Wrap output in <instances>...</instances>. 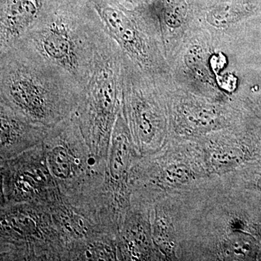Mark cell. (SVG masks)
<instances>
[{
    "mask_svg": "<svg viewBox=\"0 0 261 261\" xmlns=\"http://www.w3.org/2000/svg\"><path fill=\"white\" fill-rule=\"evenodd\" d=\"M82 91L23 39L0 51V101L33 123L51 127L71 116Z\"/></svg>",
    "mask_w": 261,
    "mask_h": 261,
    "instance_id": "cell-1",
    "label": "cell"
},
{
    "mask_svg": "<svg viewBox=\"0 0 261 261\" xmlns=\"http://www.w3.org/2000/svg\"><path fill=\"white\" fill-rule=\"evenodd\" d=\"M22 39L82 89L113 41L90 0H51Z\"/></svg>",
    "mask_w": 261,
    "mask_h": 261,
    "instance_id": "cell-2",
    "label": "cell"
},
{
    "mask_svg": "<svg viewBox=\"0 0 261 261\" xmlns=\"http://www.w3.org/2000/svg\"><path fill=\"white\" fill-rule=\"evenodd\" d=\"M42 144L48 167L63 197L80 200L103 191L107 160L94 155L73 114L49 127Z\"/></svg>",
    "mask_w": 261,
    "mask_h": 261,
    "instance_id": "cell-3",
    "label": "cell"
},
{
    "mask_svg": "<svg viewBox=\"0 0 261 261\" xmlns=\"http://www.w3.org/2000/svg\"><path fill=\"white\" fill-rule=\"evenodd\" d=\"M123 53L112 41L98 61L73 113L94 155L107 160L111 137L122 107Z\"/></svg>",
    "mask_w": 261,
    "mask_h": 261,
    "instance_id": "cell-4",
    "label": "cell"
},
{
    "mask_svg": "<svg viewBox=\"0 0 261 261\" xmlns=\"http://www.w3.org/2000/svg\"><path fill=\"white\" fill-rule=\"evenodd\" d=\"M67 245L49 207L30 202L2 203L0 260H66Z\"/></svg>",
    "mask_w": 261,
    "mask_h": 261,
    "instance_id": "cell-5",
    "label": "cell"
},
{
    "mask_svg": "<svg viewBox=\"0 0 261 261\" xmlns=\"http://www.w3.org/2000/svg\"><path fill=\"white\" fill-rule=\"evenodd\" d=\"M106 32L123 54L142 70L155 73L162 68L152 24L138 9L110 0H90Z\"/></svg>",
    "mask_w": 261,
    "mask_h": 261,
    "instance_id": "cell-6",
    "label": "cell"
},
{
    "mask_svg": "<svg viewBox=\"0 0 261 261\" xmlns=\"http://www.w3.org/2000/svg\"><path fill=\"white\" fill-rule=\"evenodd\" d=\"M137 70L138 66L123 54L122 112L136 148L148 153L161 143L163 116L156 92Z\"/></svg>",
    "mask_w": 261,
    "mask_h": 261,
    "instance_id": "cell-7",
    "label": "cell"
},
{
    "mask_svg": "<svg viewBox=\"0 0 261 261\" xmlns=\"http://www.w3.org/2000/svg\"><path fill=\"white\" fill-rule=\"evenodd\" d=\"M1 204L30 202L50 207L61 193L48 167L42 144L0 161Z\"/></svg>",
    "mask_w": 261,
    "mask_h": 261,
    "instance_id": "cell-8",
    "label": "cell"
},
{
    "mask_svg": "<svg viewBox=\"0 0 261 261\" xmlns=\"http://www.w3.org/2000/svg\"><path fill=\"white\" fill-rule=\"evenodd\" d=\"M135 146L122 110L113 128L106 161L105 190L113 197L123 216L130 205L132 176Z\"/></svg>",
    "mask_w": 261,
    "mask_h": 261,
    "instance_id": "cell-9",
    "label": "cell"
},
{
    "mask_svg": "<svg viewBox=\"0 0 261 261\" xmlns=\"http://www.w3.org/2000/svg\"><path fill=\"white\" fill-rule=\"evenodd\" d=\"M0 161L16 157L41 145L49 127L33 123L0 101Z\"/></svg>",
    "mask_w": 261,
    "mask_h": 261,
    "instance_id": "cell-10",
    "label": "cell"
},
{
    "mask_svg": "<svg viewBox=\"0 0 261 261\" xmlns=\"http://www.w3.org/2000/svg\"><path fill=\"white\" fill-rule=\"evenodd\" d=\"M118 246L123 260H152L156 252L148 212L130 202L118 231Z\"/></svg>",
    "mask_w": 261,
    "mask_h": 261,
    "instance_id": "cell-11",
    "label": "cell"
},
{
    "mask_svg": "<svg viewBox=\"0 0 261 261\" xmlns=\"http://www.w3.org/2000/svg\"><path fill=\"white\" fill-rule=\"evenodd\" d=\"M50 1L0 0V51L23 39Z\"/></svg>",
    "mask_w": 261,
    "mask_h": 261,
    "instance_id": "cell-12",
    "label": "cell"
},
{
    "mask_svg": "<svg viewBox=\"0 0 261 261\" xmlns=\"http://www.w3.org/2000/svg\"><path fill=\"white\" fill-rule=\"evenodd\" d=\"M66 260H123L117 235L101 233L71 244L67 249Z\"/></svg>",
    "mask_w": 261,
    "mask_h": 261,
    "instance_id": "cell-13",
    "label": "cell"
},
{
    "mask_svg": "<svg viewBox=\"0 0 261 261\" xmlns=\"http://www.w3.org/2000/svg\"><path fill=\"white\" fill-rule=\"evenodd\" d=\"M252 0H216L206 12L209 23L225 25L236 21L253 8Z\"/></svg>",
    "mask_w": 261,
    "mask_h": 261,
    "instance_id": "cell-14",
    "label": "cell"
},
{
    "mask_svg": "<svg viewBox=\"0 0 261 261\" xmlns=\"http://www.w3.org/2000/svg\"><path fill=\"white\" fill-rule=\"evenodd\" d=\"M151 230L156 250L166 257H172L175 248L172 225L164 209L160 205L154 208Z\"/></svg>",
    "mask_w": 261,
    "mask_h": 261,
    "instance_id": "cell-15",
    "label": "cell"
},
{
    "mask_svg": "<svg viewBox=\"0 0 261 261\" xmlns=\"http://www.w3.org/2000/svg\"><path fill=\"white\" fill-rule=\"evenodd\" d=\"M226 253L235 258H246L253 253V243L247 239H235L226 245Z\"/></svg>",
    "mask_w": 261,
    "mask_h": 261,
    "instance_id": "cell-16",
    "label": "cell"
},
{
    "mask_svg": "<svg viewBox=\"0 0 261 261\" xmlns=\"http://www.w3.org/2000/svg\"><path fill=\"white\" fill-rule=\"evenodd\" d=\"M110 1L123 5L129 9H139L147 4L149 0H110Z\"/></svg>",
    "mask_w": 261,
    "mask_h": 261,
    "instance_id": "cell-17",
    "label": "cell"
},
{
    "mask_svg": "<svg viewBox=\"0 0 261 261\" xmlns=\"http://www.w3.org/2000/svg\"><path fill=\"white\" fill-rule=\"evenodd\" d=\"M257 185H258V187L261 190V178H260V179L258 180V182H257Z\"/></svg>",
    "mask_w": 261,
    "mask_h": 261,
    "instance_id": "cell-18",
    "label": "cell"
}]
</instances>
